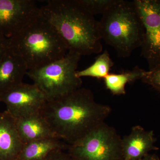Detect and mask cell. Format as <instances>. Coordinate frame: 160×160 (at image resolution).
<instances>
[{
	"label": "cell",
	"instance_id": "1",
	"mask_svg": "<svg viewBox=\"0 0 160 160\" xmlns=\"http://www.w3.org/2000/svg\"><path fill=\"white\" fill-rule=\"evenodd\" d=\"M111 112L109 106L97 102L91 90L82 87L47 101L40 111L56 136L69 145L85 138L105 122Z\"/></svg>",
	"mask_w": 160,
	"mask_h": 160
},
{
	"label": "cell",
	"instance_id": "2",
	"mask_svg": "<svg viewBox=\"0 0 160 160\" xmlns=\"http://www.w3.org/2000/svg\"><path fill=\"white\" fill-rule=\"evenodd\" d=\"M40 8L42 16L55 28L69 52L80 55L102 51L99 24L77 0H49Z\"/></svg>",
	"mask_w": 160,
	"mask_h": 160
},
{
	"label": "cell",
	"instance_id": "3",
	"mask_svg": "<svg viewBox=\"0 0 160 160\" xmlns=\"http://www.w3.org/2000/svg\"><path fill=\"white\" fill-rule=\"evenodd\" d=\"M8 42V49L22 58L28 70L62 58L69 52L62 38L41 13Z\"/></svg>",
	"mask_w": 160,
	"mask_h": 160
},
{
	"label": "cell",
	"instance_id": "4",
	"mask_svg": "<svg viewBox=\"0 0 160 160\" xmlns=\"http://www.w3.org/2000/svg\"><path fill=\"white\" fill-rule=\"evenodd\" d=\"M99 24L101 38L116 50L119 57H129L141 48L144 27L134 1L117 0L102 15Z\"/></svg>",
	"mask_w": 160,
	"mask_h": 160
},
{
	"label": "cell",
	"instance_id": "5",
	"mask_svg": "<svg viewBox=\"0 0 160 160\" xmlns=\"http://www.w3.org/2000/svg\"><path fill=\"white\" fill-rule=\"evenodd\" d=\"M81 56L68 52L62 58L35 69L27 75L47 101L57 99L82 88V81L77 72Z\"/></svg>",
	"mask_w": 160,
	"mask_h": 160
},
{
	"label": "cell",
	"instance_id": "6",
	"mask_svg": "<svg viewBox=\"0 0 160 160\" xmlns=\"http://www.w3.org/2000/svg\"><path fill=\"white\" fill-rule=\"evenodd\" d=\"M122 138L114 127L102 123L66 151L74 160H124Z\"/></svg>",
	"mask_w": 160,
	"mask_h": 160
},
{
	"label": "cell",
	"instance_id": "7",
	"mask_svg": "<svg viewBox=\"0 0 160 160\" xmlns=\"http://www.w3.org/2000/svg\"><path fill=\"white\" fill-rule=\"evenodd\" d=\"M144 27L141 55L149 70L160 66V0H134Z\"/></svg>",
	"mask_w": 160,
	"mask_h": 160
},
{
	"label": "cell",
	"instance_id": "8",
	"mask_svg": "<svg viewBox=\"0 0 160 160\" xmlns=\"http://www.w3.org/2000/svg\"><path fill=\"white\" fill-rule=\"evenodd\" d=\"M40 14L33 0H0V36L10 38Z\"/></svg>",
	"mask_w": 160,
	"mask_h": 160
},
{
	"label": "cell",
	"instance_id": "9",
	"mask_svg": "<svg viewBox=\"0 0 160 160\" xmlns=\"http://www.w3.org/2000/svg\"><path fill=\"white\" fill-rule=\"evenodd\" d=\"M47 102L44 95L34 84L22 83L0 96L6 111L15 119L40 112Z\"/></svg>",
	"mask_w": 160,
	"mask_h": 160
},
{
	"label": "cell",
	"instance_id": "10",
	"mask_svg": "<svg viewBox=\"0 0 160 160\" xmlns=\"http://www.w3.org/2000/svg\"><path fill=\"white\" fill-rule=\"evenodd\" d=\"M156 142L152 130H146L139 125L133 126L129 134L122 138L124 160L140 159L150 151L158 150Z\"/></svg>",
	"mask_w": 160,
	"mask_h": 160
},
{
	"label": "cell",
	"instance_id": "11",
	"mask_svg": "<svg viewBox=\"0 0 160 160\" xmlns=\"http://www.w3.org/2000/svg\"><path fill=\"white\" fill-rule=\"evenodd\" d=\"M23 145L14 118L6 110L0 112V160H18Z\"/></svg>",
	"mask_w": 160,
	"mask_h": 160
},
{
	"label": "cell",
	"instance_id": "12",
	"mask_svg": "<svg viewBox=\"0 0 160 160\" xmlns=\"http://www.w3.org/2000/svg\"><path fill=\"white\" fill-rule=\"evenodd\" d=\"M28 71L22 58L8 48L0 61V96L22 84Z\"/></svg>",
	"mask_w": 160,
	"mask_h": 160
},
{
	"label": "cell",
	"instance_id": "13",
	"mask_svg": "<svg viewBox=\"0 0 160 160\" xmlns=\"http://www.w3.org/2000/svg\"><path fill=\"white\" fill-rule=\"evenodd\" d=\"M15 119L18 133L23 145L41 139L58 138L40 112Z\"/></svg>",
	"mask_w": 160,
	"mask_h": 160
},
{
	"label": "cell",
	"instance_id": "14",
	"mask_svg": "<svg viewBox=\"0 0 160 160\" xmlns=\"http://www.w3.org/2000/svg\"><path fill=\"white\" fill-rule=\"evenodd\" d=\"M68 146L57 138L36 140L23 145L18 160H43L55 150H66Z\"/></svg>",
	"mask_w": 160,
	"mask_h": 160
},
{
	"label": "cell",
	"instance_id": "15",
	"mask_svg": "<svg viewBox=\"0 0 160 160\" xmlns=\"http://www.w3.org/2000/svg\"><path fill=\"white\" fill-rule=\"evenodd\" d=\"M146 70L136 66L132 70L120 73H109L104 78L106 89L113 95H122L126 93V86L128 83L142 80L146 73Z\"/></svg>",
	"mask_w": 160,
	"mask_h": 160
},
{
	"label": "cell",
	"instance_id": "16",
	"mask_svg": "<svg viewBox=\"0 0 160 160\" xmlns=\"http://www.w3.org/2000/svg\"><path fill=\"white\" fill-rule=\"evenodd\" d=\"M114 65L107 50L96 58L94 62L86 69L77 71L78 77H91L104 79L109 74L112 67Z\"/></svg>",
	"mask_w": 160,
	"mask_h": 160
},
{
	"label": "cell",
	"instance_id": "17",
	"mask_svg": "<svg viewBox=\"0 0 160 160\" xmlns=\"http://www.w3.org/2000/svg\"><path fill=\"white\" fill-rule=\"evenodd\" d=\"M78 3L92 15H103L117 0H77Z\"/></svg>",
	"mask_w": 160,
	"mask_h": 160
},
{
	"label": "cell",
	"instance_id": "18",
	"mask_svg": "<svg viewBox=\"0 0 160 160\" xmlns=\"http://www.w3.org/2000/svg\"><path fill=\"white\" fill-rule=\"evenodd\" d=\"M141 80L160 92V66L153 70L147 71Z\"/></svg>",
	"mask_w": 160,
	"mask_h": 160
},
{
	"label": "cell",
	"instance_id": "19",
	"mask_svg": "<svg viewBox=\"0 0 160 160\" xmlns=\"http://www.w3.org/2000/svg\"><path fill=\"white\" fill-rule=\"evenodd\" d=\"M43 160H74L66 150L58 149L49 153Z\"/></svg>",
	"mask_w": 160,
	"mask_h": 160
},
{
	"label": "cell",
	"instance_id": "20",
	"mask_svg": "<svg viewBox=\"0 0 160 160\" xmlns=\"http://www.w3.org/2000/svg\"><path fill=\"white\" fill-rule=\"evenodd\" d=\"M8 38L0 36V61L8 49Z\"/></svg>",
	"mask_w": 160,
	"mask_h": 160
},
{
	"label": "cell",
	"instance_id": "21",
	"mask_svg": "<svg viewBox=\"0 0 160 160\" xmlns=\"http://www.w3.org/2000/svg\"><path fill=\"white\" fill-rule=\"evenodd\" d=\"M138 160H160V158L158 155L149 153L144 157Z\"/></svg>",
	"mask_w": 160,
	"mask_h": 160
}]
</instances>
